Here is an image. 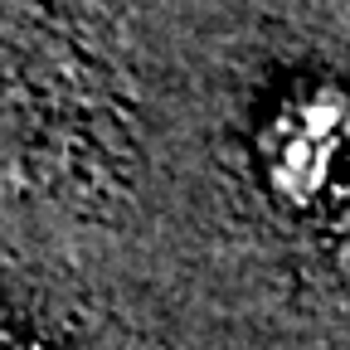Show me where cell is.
<instances>
[{"mask_svg":"<svg viewBox=\"0 0 350 350\" xmlns=\"http://www.w3.org/2000/svg\"><path fill=\"white\" fill-rule=\"evenodd\" d=\"M268 165L282 195L301 209H350V112L321 93V103L292 98L268 126Z\"/></svg>","mask_w":350,"mask_h":350,"instance_id":"cell-1","label":"cell"}]
</instances>
